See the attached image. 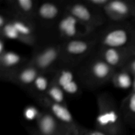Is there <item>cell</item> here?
<instances>
[{
  "label": "cell",
  "instance_id": "cell-4",
  "mask_svg": "<svg viewBox=\"0 0 135 135\" xmlns=\"http://www.w3.org/2000/svg\"><path fill=\"white\" fill-rule=\"evenodd\" d=\"M98 43L94 36H87L63 41L59 65L76 68L94 54Z\"/></svg>",
  "mask_w": 135,
  "mask_h": 135
},
{
  "label": "cell",
  "instance_id": "cell-31",
  "mask_svg": "<svg viewBox=\"0 0 135 135\" xmlns=\"http://www.w3.org/2000/svg\"><path fill=\"white\" fill-rule=\"evenodd\" d=\"M134 135H135V134H134Z\"/></svg>",
  "mask_w": 135,
  "mask_h": 135
},
{
  "label": "cell",
  "instance_id": "cell-12",
  "mask_svg": "<svg viewBox=\"0 0 135 135\" xmlns=\"http://www.w3.org/2000/svg\"><path fill=\"white\" fill-rule=\"evenodd\" d=\"M40 105L51 113L60 123L67 128L73 127L79 124L76 122L67 105L54 102L46 97H42L37 100Z\"/></svg>",
  "mask_w": 135,
  "mask_h": 135
},
{
  "label": "cell",
  "instance_id": "cell-9",
  "mask_svg": "<svg viewBox=\"0 0 135 135\" xmlns=\"http://www.w3.org/2000/svg\"><path fill=\"white\" fill-rule=\"evenodd\" d=\"M103 13L112 22L132 21L135 18V0H109Z\"/></svg>",
  "mask_w": 135,
  "mask_h": 135
},
{
  "label": "cell",
  "instance_id": "cell-10",
  "mask_svg": "<svg viewBox=\"0 0 135 135\" xmlns=\"http://www.w3.org/2000/svg\"><path fill=\"white\" fill-rule=\"evenodd\" d=\"M57 28L59 36L64 39V41L90 36L92 34L85 26L65 11L58 19Z\"/></svg>",
  "mask_w": 135,
  "mask_h": 135
},
{
  "label": "cell",
  "instance_id": "cell-6",
  "mask_svg": "<svg viewBox=\"0 0 135 135\" xmlns=\"http://www.w3.org/2000/svg\"><path fill=\"white\" fill-rule=\"evenodd\" d=\"M61 54V43L50 44L36 50L28 60L40 73L56 69L59 65Z\"/></svg>",
  "mask_w": 135,
  "mask_h": 135
},
{
  "label": "cell",
  "instance_id": "cell-25",
  "mask_svg": "<svg viewBox=\"0 0 135 135\" xmlns=\"http://www.w3.org/2000/svg\"><path fill=\"white\" fill-rule=\"evenodd\" d=\"M83 135H111L96 129H88L83 127Z\"/></svg>",
  "mask_w": 135,
  "mask_h": 135
},
{
  "label": "cell",
  "instance_id": "cell-5",
  "mask_svg": "<svg viewBox=\"0 0 135 135\" xmlns=\"http://www.w3.org/2000/svg\"><path fill=\"white\" fill-rule=\"evenodd\" d=\"M64 11L76 18L92 33L104 26L107 21L103 12L93 9L84 1H73L66 3Z\"/></svg>",
  "mask_w": 135,
  "mask_h": 135
},
{
  "label": "cell",
  "instance_id": "cell-15",
  "mask_svg": "<svg viewBox=\"0 0 135 135\" xmlns=\"http://www.w3.org/2000/svg\"><path fill=\"white\" fill-rule=\"evenodd\" d=\"M39 73V71L28 61L12 74L7 82L28 91Z\"/></svg>",
  "mask_w": 135,
  "mask_h": 135
},
{
  "label": "cell",
  "instance_id": "cell-20",
  "mask_svg": "<svg viewBox=\"0 0 135 135\" xmlns=\"http://www.w3.org/2000/svg\"><path fill=\"white\" fill-rule=\"evenodd\" d=\"M111 83L118 89H131L133 84V76L129 71L124 68L115 69Z\"/></svg>",
  "mask_w": 135,
  "mask_h": 135
},
{
  "label": "cell",
  "instance_id": "cell-1",
  "mask_svg": "<svg viewBox=\"0 0 135 135\" xmlns=\"http://www.w3.org/2000/svg\"><path fill=\"white\" fill-rule=\"evenodd\" d=\"M98 112L94 129L111 135H127V125L124 122L120 105L113 96L107 92L96 97Z\"/></svg>",
  "mask_w": 135,
  "mask_h": 135
},
{
  "label": "cell",
  "instance_id": "cell-21",
  "mask_svg": "<svg viewBox=\"0 0 135 135\" xmlns=\"http://www.w3.org/2000/svg\"><path fill=\"white\" fill-rule=\"evenodd\" d=\"M66 96L67 95L63 90L53 82L44 97H46L49 100L54 102L67 105Z\"/></svg>",
  "mask_w": 135,
  "mask_h": 135
},
{
  "label": "cell",
  "instance_id": "cell-26",
  "mask_svg": "<svg viewBox=\"0 0 135 135\" xmlns=\"http://www.w3.org/2000/svg\"><path fill=\"white\" fill-rule=\"evenodd\" d=\"M123 68L129 71L132 76L135 75V55L131 59V60L127 63Z\"/></svg>",
  "mask_w": 135,
  "mask_h": 135
},
{
  "label": "cell",
  "instance_id": "cell-8",
  "mask_svg": "<svg viewBox=\"0 0 135 135\" xmlns=\"http://www.w3.org/2000/svg\"><path fill=\"white\" fill-rule=\"evenodd\" d=\"M73 67L59 65L55 69L53 82L60 87L67 96L75 97L81 94L82 86Z\"/></svg>",
  "mask_w": 135,
  "mask_h": 135
},
{
  "label": "cell",
  "instance_id": "cell-14",
  "mask_svg": "<svg viewBox=\"0 0 135 135\" xmlns=\"http://www.w3.org/2000/svg\"><path fill=\"white\" fill-rule=\"evenodd\" d=\"M36 125L35 129L41 135H63L67 129L44 109L40 113Z\"/></svg>",
  "mask_w": 135,
  "mask_h": 135
},
{
  "label": "cell",
  "instance_id": "cell-28",
  "mask_svg": "<svg viewBox=\"0 0 135 135\" xmlns=\"http://www.w3.org/2000/svg\"><path fill=\"white\" fill-rule=\"evenodd\" d=\"M27 131L29 135H41L39 134V133L37 131L35 128H28Z\"/></svg>",
  "mask_w": 135,
  "mask_h": 135
},
{
  "label": "cell",
  "instance_id": "cell-30",
  "mask_svg": "<svg viewBox=\"0 0 135 135\" xmlns=\"http://www.w3.org/2000/svg\"><path fill=\"white\" fill-rule=\"evenodd\" d=\"M132 22H133V24H134V26H135V18H134V19H133V20H132Z\"/></svg>",
  "mask_w": 135,
  "mask_h": 135
},
{
  "label": "cell",
  "instance_id": "cell-3",
  "mask_svg": "<svg viewBox=\"0 0 135 135\" xmlns=\"http://www.w3.org/2000/svg\"><path fill=\"white\" fill-rule=\"evenodd\" d=\"M94 37L98 47L135 49V26L131 21L112 22Z\"/></svg>",
  "mask_w": 135,
  "mask_h": 135
},
{
  "label": "cell",
  "instance_id": "cell-17",
  "mask_svg": "<svg viewBox=\"0 0 135 135\" xmlns=\"http://www.w3.org/2000/svg\"><path fill=\"white\" fill-rule=\"evenodd\" d=\"M62 6L55 1H44L38 4L36 18L45 22H50L58 20L61 13Z\"/></svg>",
  "mask_w": 135,
  "mask_h": 135
},
{
  "label": "cell",
  "instance_id": "cell-18",
  "mask_svg": "<svg viewBox=\"0 0 135 135\" xmlns=\"http://www.w3.org/2000/svg\"><path fill=\"white\" fill-rule=\"evenodd\" d=\"M55 70L40 73L28 92L37 100L44 97L53 83Z\"/></svg>",
  "mask_w": 135,
  "mask_h": 135
},
{
  "label": "cell",
  "instance_id": "cell-16",
  "mask_svg": "<svg viewBox=\"0 0 135 135\" xmlns=\"http://www.w3.org/2000/svg\"><path fill=\"white\" fill-rule=\"evenodd\" d=\"M8 7L13 15L33 21L36 18L38 3L34 0H8Z\"/></svg>",
  "mask_w": 135,
  "mask_h": 135
},
{
  "label": "cell",
  "instance_id": "cell-11",
  "mask_svg": "<svg viewBox=\"0 0 135 135\" xmlns=\"http://www.w3.org/2000/svg\"><path fill=\"white\" fill-rule=\"evenodd\" d=\"M96 54L110 67L115 69L123 68L135 55L134 48L98 47Z\"/></svg>",
  "mask_w": 135,
  "mask_h": 135
},
{
  "label": "cell",
  "instance_id": "cell-27",
  "mask_svg": "<svg viewBox=\"0 0 135 135\" xmlns=\"http://www.w3.org/2000/svg\"><path fill=\"white\" fill-rule=\"evenodd\" d=\"M6 49V39L3 37L0 38V54L7 51Z\"/></svg>",
  "mask_w": 135,
  "mask_h": 135
},
{
  "label": "cell",
  "instance_id": "cell-22",
  "mask_svg": "<svg viewBox=\"0 0 135 135\" xmlns=\"http://www.w3.org/2000/svg\"><path fill=\"white\" fill-rule=\"evenodd\" d=\"M40 112L34 106H28L24 110V117L28 121H36Z\"/></svg>",
  "mask_w": 135,
  "mask_h": 135
},
{
  "label": "cell",
  "instance_id": "cell-13",
  "mask_svg": "<svg viewBox=\"0 0 135 135\" xmlns=\"http://www.w3.org/2000/svg\"><path fill=\"white\" fill-rule=\"evenodd\" d=\"M28 61V60L26 58L13 51L7 50L0 54V78L1 80L7 82L12 74Z\"/></svg>",
  "mask_w": 135,
  "mask_h": 135
},
{
  "label": "cell",
  "instance_id": "cell-24",
  "mask_svg": "<svg viewBox=\"0 0 135 135\" xmlns=\"http://www.w3.org/2000/svg\"><path fill=\"white\" fill-rule=\"evenodd\" d=\"M83 127L79 125L73 127L67 128L63 135H83Z\"/></svg>",
  "mask_w": 135,
  "mask_h": 135
},
{
  "label": "cell",
  "instance_id": "cell-23",
  "mask_svg": "<svg viewBox=\"0 0 135 135\" xmlns=\"http://www.w3.org/2000/svg\"><path fill=\"white\" fill-rule=\"evenodd\" d=\"M90 7L99 11L103 12L104 8L109 3V0H84Z\"/></svg>",
  "mask_w": 135,
  "mask_h": 135
},
{
  "label": "cell",
  "instance_id": "cell-29",
  "mask_svg": "<svg viewBox=\"0 0 135 135\" xmlns=\"http://www.w3.org/2000/svg\"><path fill=\"white\" fill-rule=\"evenodd\" d=\"M130 92L135 93V75L133 76V84H132V87Z\"/></svg>",
  "mask_w": 135,
  "mask_h": 135
},
{
  "label": "cell",
  "instance_id": "cell-2",
  "mask_svg": "<svg viewBox=\"0 0 135 135\" xmlns=\"http://www.w3.org/2000/svg\"><path fill=\"white\" fill-rule=\"evenodd\" d=\"M95 54L76 67V74L82 87L96 89L111 83L115 69Z\"/></svg>",
  "mask_w": 135,
  "mask_h": 135
},
{
  "label": "cell",
  "instance_id": "cell-7",
  "mask_svg": "<svg viewBox=\"0 0 135 135\" xmlns=\"http://www.w3.org/2000/svg\"><path fill=\"white\" fill-rule=\"evenodd\" d=\"M10 22L11 27L8 31V39L18 41L29 46H34L36 36L33 21L11 14Z\"/></svg>",
  "mask_w": 135,
  "mask_h": 135
},
{
  "label": "cell",
  "instance_id": "cell-19",
  "mask_svg": "<svg viewBox=\"0 0 135 135\" xmlns=\"http://www.w3.org/2000/svg\"><path fill=\"white\" fill-rule=\"evenodd\" d=\"M124 122L127 126L135 129V93L130 92L120 105Z\"/></svg>",
  "mask_w": 135,
  "mask_h": 135
}]
</instances>
